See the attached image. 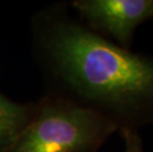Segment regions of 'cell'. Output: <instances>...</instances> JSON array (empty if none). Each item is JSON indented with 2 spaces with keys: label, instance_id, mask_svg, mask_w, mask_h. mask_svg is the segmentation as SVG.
<instances>
[{
  "label": "cell",
  "instance_id": "obj_1",
  "mask_svg": "<svg viewBox=\"0 0 153 152\" xmlns=\"http://www.w3.org/2000/svg\"><path fill=\"white\" fill-rule=\"evenodd\" d=\"M32 41L45 94L98 113L119 131L153 125V59L96 34L62 4L36 13Z\"/></svg>",
  "mask_w": 153,
  "mask_h": 152
},
{
  "label": "cell",
  "instance_id": "obj_2",
  "mask_svg": "<svg viewBox=\"0 0 153 152\" xmlns=\"http://www.w3.org/2000/svg\"><path fill=\"white\" fill-rule=\"evenodd\" d=\"M117 130L112 121L98 113L45 94L6 152H97Z\"/></svg>",
  "mask_w": 153,
  "mask_h": 152
},
{
  "label": "cell",
  "instance_id": "obj_3",
  "mask_svg": "<svg viewBox=\"0 0 153 152\" xmlns=\"http://www.w3.org/2000/svg\"><path fill=\"white\" fill-rule=\"evenodd\" d=\"M71 6L90 30L126 50L138 26L153 19V0H75Z\"/></svg>",
  "mask_w": 153,
  "mask_h": 152
},
{
  "label": "cell",
  "instance_id": "obj_4",
  "mask_svg": "<svg viewBox=\"0 0 153 152\" xmlns=\"http://www.w3.org/2000/svg\"><path fill=\"white\" fill-rule=\"evenodd\" d=\"M36 102L17 103L0 93V152H6L34 116Z\"/></svg>",
  "mask_w": 153,
  "mask_h": 152
},
{
  "label": "cell",
  "instance_id": "obj_5",
  "mask_svg": "<svg viewBox=\"0 0 153 152\" xmlns=\"http://www.w3.org/2000/svg\"><path fill=\"white\" fill-rule=\"evenodd\" d=\"M125 140V152H143L142 139L137 130L120 131Z\"/></svg>",
  "mask_w": 153,
  "mask_h": 152
}]
</instances>
